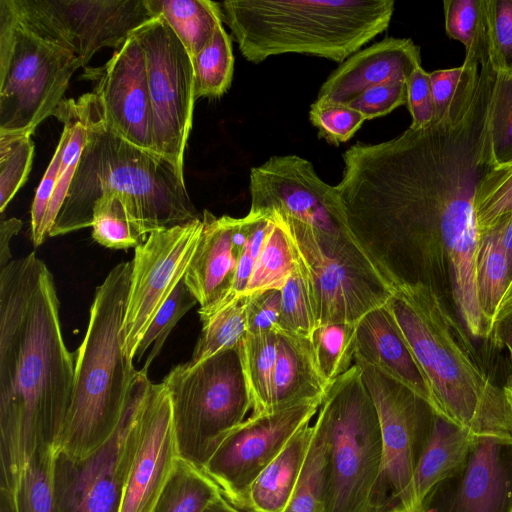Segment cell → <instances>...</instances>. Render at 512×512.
Wrapping results in <instances>:
<instances>
[{
  "instance_id": "cell-1",
  "label": "cell",
  "mask_w": 512,
  "mask_h": 512,
  "mask_svg": "<svg viewBox=\"0 0 512 512\" xmlns=\"http://www.w3.org/2000/svg\"><path fill=\"white\" fill-rule=\"evenodd\" d=\"M53 275L34 253L0 271V479L11 495L30 459L55 446L70 406L75 353L64 341Z\"/></svg>"
},
{
  "instance_id": "cell-2",
  "label": "cell",
  "mask_w": 512,
  "mask_h": 512,
  "mask_svg": "<svg viewBox=\"0 0 512 512\" xmlns=\"http://www.w3.org/2000/svg\"><path fill=\"white\" fill-rule=\"evenodd\" d=\"M83 98L87 140L49 237L91 227L94 205L105 195L120 196L147 236L200 219L174 164L115 133L92 92Z\"/></svg>"
},
{
  "instance_id": "cell-3",
  "label": "cell",
  "mask_w": 512,
  "mask_h": 512,
  "mask_svg": "<svg viewBox=\"0 0 512 512\" xmlns=\"http://www.w3.org/2000/svg\"><path fill=\"white\" fill-rule=\"evenodd\" d=\"M427 383L431 409L473 435L512 434L500 388L433 285L401 284L386 303Z\"/></svg>"
},
{
  "instance_id": "cell-4",
  "label": "cell",
  "mask_w": 512,
  "mask_h": 512,
  "mask_svg": "<svg viewBox=\"0 0 512 512\" xmlns=\"http://www.w3.org/2000/svg\"><path fill=\"white\" fill-rule=\"evenodd\" d=\"M393 0H227L222 22L253 64L287 53L342 63L389 27Z\"/></svg>"
},
{
  "instance_id": "cell-5",
  "label": "cell",
  "mask_w": 512,
  "mask_h": 512,
  "mask_svg": "<svg viewBox=\"0 0 512 512\" xmlns=\"http://www.w3.org/2000/svg\"><path fill=\"white\" fill-rule=\"evenodd\" d=\"M131 271V261L118 263L96 288L75 353L73 392L56 452L90 455L112 437L124 415L138 373L123 352L121 337Z\"/></svg>"
},
{
  "instance_id": "cell-6",
  "label": "cell",
  "mask_w": 512,
  "mask_h": 512,
  "mask_svg": "<svg viewBox=\"0 0 512 512\" xmlns=\"http://www.w3.org/2000/svg\"><path fill=\"white\" fill-rule=\"evenodd\" d=\"M317 416L329 448L326 512H372L383 464L382 436L357 365L331 382Z\"/></svg>"
},
{
  "instance_id": "cell-7",
  "label": "cell",
  "mask_w": 512,
  "mask_h": 512,
  "mask_svg": "<svg viewBox=\"0 0 512 512\" xmlns=\"http://www.w3.org/2000/svg\"><path fill=\"white\" fill-rule=\"evenodd\" d=\"M239 346L197 364L177 365L162 382L171 402L178 457L201 470L251 410Z\"/></svg>"
},
{
  "instance_id": "cell-8",
  "label": "cell",
  "mask_w": 512,
  "mask_h": 512,
  "mask_svg": "<svg viewBox=\"0 0 512 512\" xmlns=\"http://www.w3.org/2000/svg\"><path fill=\"white\" fill-rule=\"evenodd\" d=\"M80 67L72 51L34 33L0 0V133H33Z\"/></svg>"
},
{
  "instance_id": "cell-9",
  "label": "cell",
  "mask_w": 512,
  "mask_h": 512,
  "mask_svg": "<svg viewBox=\"0 0 512 512\" xmlns=\"http://www.w3.org/2000/svg\"><path fill=\"white\" fill-rule=\"evenodd\" d=\"M281 221L305 275L317 327L358 323L389 301L396 287L380 273L356 237L329 236Z\"/></svg>"
},
{
  "instance_id": "cell-10",
  "label": "cell",
  "mask_w": 512,
  "mask_h": 512,
  "mask_svg": "<svg viewBox=\"0 0 512 512\" xmlns=\"http://www.w3.org/2000/svg\"><path fill=\"white\" fill-rule=\"evenodd\" d=\"M382 436L383 464L372 496V512L413 511L414 471L434 412L402 383L358 358Z\"/></svg>"
},
{
  "instance_id": "cell-11",
  "label": "cell",
  "mask_w": 512,
  "mask_h": 512,
  "mask_svg": "<svg viewBox=\"0 0 512 512\" xmlns=\"http://www.w3.org/2000/svg\"><path fill=\"white\" fill-rule=\"evenodd\" d=\"M150 383L147 372L138 371L121 422L99 449L84 458L56 452L58 512H120L138 439L140 409Z\"/></svg>"
},
{
  "instance_id": "cell-12",
  "label": "cell",
  "mask_w": 512,
  "mask_h": 512,
  "mask_svg": "<svg viewBox=\"0 0 512 512\" xmlns=\"http://www.w3.org/2000/svg\"><path fill=\"white\" fill-rule=\"evenodd\" d=\"M132 35L146 61L154 152L171 161L184 175V153L196 100L191 57L161 17L144 23Z\"/></svg>"
},
{
  "instance_id": "cell-13",
  "label": "cell",
  "mask_w": 512,
  "mask_h": 512,
  "mask_svg": "<svg viewBox=\"0 0 512 512\" xmlns=\"http://www.w3.org/2000/svg\"><path fill=\"white\" fill-rule=\"evenodd\" d=\"M37 35L72 51L85 67L102 48H120L154 19L145 0H9Z\"/></svg>"
},
{
  "instance_id": "cell-14",
  "label": "cell",
  "mask_w": 512,
  "mask_h": 512,
  "mask_svg": "<svg viewBox=\"0 0 512 512\" xmlns=\"http://www.w3.org/2000/svg\"><path fill=\"white\" fill-rule=\"evenodd\" d=\"M203 220L151 232L134 250L126 312L124 354L134 355L155 315L184 278L197 249Z\"/></svg>"
},
{
  "instance_id": "cell-15",
  "label": "cell",
  "mask_w": 512,
  "mask_h": 512,
  "mask_svg": "<svg viewBox=\"0 0 512 512\" xmlns=\"http://www.w3.org/2000/svg\"><path fill=\"white\" fill-rule=\"evenodd\" d=\"M322 400L250 415L227 434L203 471L230 503L243 510L250 485L291 437L317 415Z\"/></svg>"
},
{
  "instance_id": "cell-16",
  "label": "cell",
  "mask_w": 512,
  "mask_h": 512,
  "mask_svg": "<svg viewBox=\"0 0 512 512\" xmlns=\"http://www.w3.org/2000/svg\"><path fill=\"white\" fill-rule=\"evenodd\" d=\"M416 512H512V434L475 436L464 464Z\"/></svg>"
},
{
  "instance_id": "cell-17",
  "label": "cell",
  "mask_w": 512,
  "mask_h": 512,
  "mask_svg": "<svg viewBox=\"0 0 512 512\" xmlns=\"http://www.w3.org/2000/svg\"><path fill=\"white\" fill-rule=\"evenodd\" d=\"M107 125L129 143L154 152L146 61L131 35L105 65L85 69Z\"/></svg>"
},
{
  "instance_id": "cell-18",
  "label": "cell",
  "mask_w": 512,
  "mask_h": 512,
  "mask_svg": "<svg viewBox=\"0 0 512 512\" xmlns=\"http://www.w3.org/2000/svg\"><path fill=\"white\" fill-rule=\"evenodd\" d=\"M178 453L172 408L163 383H150L139 415L138 439L120 512H151Z\"/></svg>"
},
{
  "instance_id": "cell-19",
  "label": "cell",
  "mask_w": 512,
  "mask_h": 512,
  "mask_svg": "<svg viewBox=\"0 0 512 512\" xmlns=\"http://www.w3.org/2000/svg\"><path fill=\"white\" fill-rule=\"evenodd\" d=\"M419 66L420 47L412 39L385 37L342 62L322 84L315 102L348 104L380 84L407 81Z\"/></svg>"
},
{
  "instance_id": "cell-20",
  "label": "cell",
  "mask_w": 512,
  "mask_h": 512,
  "mask_svg": "<svg viewBox=\"0 0 512 512\" xmlns=\"http://www.w3.org/2000/svg\"><path fill=\"white\" fill-rule=\"evenodd\" d=\"M202 220L201 237L183 278L200 304V318L231 302L237 265L244 250L234 240L237 218L216 217L204 210Z\"/></svg>"
},
{
  "instance_id": "cell-21",
  "label": "cell",
  "mask_w": 512,
  "mask_h": 512,
  "mask_svg": "<svg viewBox=\"0 0 512 512\" xmlns=\"http://www.w3.org/2000/svg\"><path fill=\"white\" fill-rule=\"evenodd\" d=\"M439 238L446 248L453 299L462 323L471 336L490 337L478 294L481 231L474 203L462 205L445 214L440 222Z\"/></svg>"
},
{
  "instance_id": "cell-22",
  "label": "cell",
  "mask_w": 512,
  "mask_h": 512,
  "mask_svg": "<svg viewBox=\"0 0 512 512\" xmlns=\"http://www.w3.org/2000/svg\"><path fill=\"white\" fill-rule=\"evenodd\" d=\"M402 383L431 408L425 378L386 304L367 313L357 325L355 357Z\"/></svg>"
},
{
  "instance_id": "cell-23",
  "label": "cell",
  "mask_w": 512,
  "mask_h": 512,
  "mask_svg": "<svg viewBox=\"0 0 512 512\" xmlns=\"http://www.w3.org/2000/svg\"><path fill=\"white\" fill-rule=\"evenodd\" d=\"M277 333V359L271 411L324 397L329 383L316 363L309 339Z\"/></svg>"
},
{
  "instance_id": "cell-24",
  "label": "cell",
  "mask_w": 512,
  "mask_h": 512,
  "mask_svg": "<svg viewBox=\"0 0 512 512\" xmlns=\"http://www.w3.org/2000/svg\"><path fill=\"white\" fill-rule=\"evenodd\" d=\"M313 425L302 426L281 452L250 485L243 510L246 512H283L300 477L310 442Z\"/></svg>"
},
{
  "instance_id": "cell-25",
  "label": "cell",
  "mask_w": 512,
  "mask_h": 512,
  "mask_svg": "<svg viewBox=\"0 0 512 512\" xmlns=\"http://www.w3.org/2000/svg\"><path fill=\"white\" fill-rule=\"evenodd\" d=\"M476 435L434 414L413 476V511L439 482L466 461Z\"/></svg>"
},
{
  "instance_id": "cell-26",
  "label": "cell",
  "mask_w": 512,
  "mask_h": 512,
  "mask_svg": "<svg viewBox=\"0 0 512 512\" xmlns=\"http://www.w3.org/2000/svg\"><path fill=\"white\" fill-rule=\"evenodd\" d=\"M153 18L161 17L191 59L210 42L223 24L219 2L211 0H145Z\"/></svg>"
},
{
  "instance_id": "cell-27",
  "label": "cell",
  "mask_w": 512,
  "mask_h": 512,
  "mask_svg": "<svg viewBox=\"0 0 512 512\" xmlns=\"http://www.w3.org/2000/svg\"><path fill=\"white\" fill-rule=\"evenodd\" d=\"M239 349L251 402V415L270 412L277 359V333H246Z\"/></svg>"
},
{
  "instance_id": "cell-28",
  "label": "cell",
  "mask_w": 512,
  "mask_h": 512,
  "mask_svg": "<svg viewBox=\"0 0 512 512\" xmlns=\"http://www.w3.org/2000/svg\"><path fill=\"white\" fill-rule=\"evenodd\" d=\"M219 494L203 470L178 457L151 512H203Z\"/></svg>"
},
{
  "instance_id": "cell-29",
  "label": "cell",
  "mask_w": 512,
  "mask_h": 512,
  "mask_svg": "<svg viewBox=\"0 0 512 512\" xmlns=\"http://www.w3.org/2000/svg\"><path fill=\"white\" fill-rule=\"evenodd\" d=\"M329 448L322 420L316 416L307 456L290 501L283 512H326Z\"/></svg>"
},
{
  "instance_id": "cell-30",
  "label": "cell",
  "mask_w": 512,
  "mask_h": 512,
  "mask_svg": "<svg viewBox=\"0 0 512 512\" xmlns=\"http://www.w3.org/2000/svg\"><path fill=\"white\" fill-rule=\"evenodd\" d=\"M269 215L272 224L243 295L281 291L296 267L295 250L283 222L276 215Z\"/></svg>"
},
{
  "instance_id": "cell-31",
  "label": "cell",
  "mask_w": 512,
  "mask_h": 512,
  "mask_svg": "<svg viewBox=\"0 0 512 512\" xmlns=\"http://www.w3.org/2000/svg\"><path fill=\"white\" fill-rule=\"evenodd\" d=\"M248 300V295L238 296L220 309L200 318L202 330L188 361L190 364L200 363L241 344L247 333Z\"/></svg>"
},
{
  "instance_id": "cell-32",
  "label": "cell",
  "mask_w": 512,
  "mask_h": 512,
  "mask_svg": "<svg viewBox=\"0 0 512 512\" xmlns=\"http://www.w3.org/2000/svg\"><path fill=\"white\" fill-rule=\"evenodd\" d=\"M480 75V65L464 60L459 67L429 72L433 101V124L457 120L469 109Z\"/></svg>"
},
{
  "instance_id": "cell-33",
  "label": "cell",
  "mask_w": 512,
  "mask_h": 512,
  "mask_svg": "<svg viewBox=\"0 0 512 512\" xmlns=\"http://www.w3.org/2000/svg\"><path fill=\"white\" fill-rule=\"evenodd\" d=\"M446 34L465 47V59L479 65L489 59L486 0H445Z\"/></svg>"
},
{
  "instance_id": "cell-34",
  "label": "cell",
  "mask_w": 512,
  "mask_h": 512,
  "mask_svg": "<svg viewBox=\"0 0 512 512\" xmlns=\"http://www.w3.org/2000/svg\"><path fill=\"white\" fill-rule=\"evenodd\" d=\"M55 454L53 446L34 453L9 495L15 512H58L54 487Z\"/></svg>"
},
{
  "instance_id": "cell-35",
  "label": "cell",
  "mask_w": 512,
  "mask_h": 512,
  "mask_svg": "<svg viewBox=\"0 0 512 512\" xmlns=\"http://www.w3.org/2000/svg\"><path fill=\"white\" fill-rule=\"evenodd\" d=\"M194 70V95L216 98L231 86L234 56L229 34L220 25L210 42L191 59Z\"/></svg>"
},
{
  "instance_id": "cell-36",
  "label": "cell",
  "mask_w": 512,
  "mask_h": 512,
  "mask_svg": "<svg viewBox=\"0 0 512 512\" xmlns=\"http://www.w3.org/2000/svg\"><path fill=\"white\" fill-rule=\"evenodd\" d=\"M510 281L508 259L493 228L481 231L477 283L481 309L490 337L492 323Z\"/></svg>"
},
{
  "instance_id": "cell-37",
  "label": "cell",
  "mask_w": 512,
  "mask_h": 512,
  "mask_svg": "<svg viewBox=\"0 0 512 512\" xmlns=\"http://www.w3.org/2000/svg\"><path fill=\"white\" fill-rule=\"evenodd\" d=\"M91 227L92 238L110 249H135L148 237L118 195H105L98 199L94 205Z\"/></svg>"
},
{
  "instance_id": "cell-38",
  "label": "cell",
  "mask_w": 512,
  "mask_h": 512,
  "mask_svg": "<svg viewBox=\"0 0 512 512\" xmlns=\"http://www.w3.org/2000/svg\"><path fill=\"white\" fill-rule=\"evenodd\" d=\"M358 323H331L314 331L311 342L316 363L329 383L354 365Z\"/></svg>"
},
{
  "instance_id": "cell-39",
  "label": "cell",
  "mask_w": 512,
  "mask_h": 512,
  "mask_svg": "<svg viewBox=\"0 0 512 512\" xmlns=\"http://www.w3.org/2000/svg\"><path fill=\"white\" fill-rule=\"evenodd\" d=\"M32 133H0V212L3 213L31 170Z\"/></svg>"
},
{
  "instance_id": "cell-40",
  "label": "cell",
  "mask_w": 512,
  "mask_h": 512,
  "mask_svg": "<svg viewBox=\"0 0 512 512\" xmlns=\"http://www.w3.org/2000/svg\"><path fill=\"white\" fill-rule=\"evenodd\" d=\"M316 328L307 281L296 262L294 271L281 290V316L277 332L312 340Z\"/></svg>"
},
{
  "instance_id": "cell-41",
  "label": "cell",
  "mask_w": 512,
  "mask_h": 512,
  "mask_svg": "<svg viewBox=\"0 0 512 512\" xmlns=\"http://www.w3.org/2000/svg\"><path fill=\"white\" fill-rule=\"evenodd\" d=\"M196 303H198L197 300L182 279L155 315L137 347L133 360L140 361L142 355L152 346L142 370L147 371L150 363L160 353L172 329Z\"/></svg>"
},
{
  "instance_id": "cell-42",
  "label": "cell",
  "mask_w": 512,
  "mask_h": 512,
  "mask_svg": "<svg viewBox=\"0 0 512 512\" xmlns=\"http://www.w3.org/2000/svg\"><path fill=\"white\" fill-rule=\"evenodd\" d=\"M489 135L495 165L512 162V76L500 72L491 94Z\"/></svg>"
},
{
  "instance_id": "cell-43",
  "label": "cell",
  "mask_w": 512,
  "mask_h": 512,
  "mask_svg": "<svg viewBox=\"0 0 512 512\" xmlns=\"http://www.w3.org/2000/svg\"><path fill=\"white\" fill-rule=\"evenodd\" d=\"M480 231L512 212V162L495 166L481 180L474 202Z\"/></svg>"
},
{
  "instance_id": "cell-44",
  "label": "cell",
  "mask_w": 512,
  "mask_h": 512,
  "mask_svg": "<svg viewBox=\"0 0 512 512\" xmlns=\"http://www.w3.org/2000/svg\"><path fill=\"white\" fill-rule=\"evenodd\" d=\"M309 119L318 129V135L328 143L338 146L350 140L366 118L346 104H321L313 102Z\"/></svg>"
},
{
  "instance_id": "cell-45",
  "label": "cell",
  "mask_w": 512,
  "mask_h": 512,
  "mask_svg": "<svg viewBox=\"0 0 512 512\" xmlns=\"http://www.w3.org/2000/svg\"><path fill=\"white\" fill-rule=\"evenodd\" d=\"M489 59L496 72L512 76V0H486Z\"/></svg>"
},
{
  "instance_id": "cell-46",
  "label": "cell",
  "mask_w": 512,
  "mask_h": 512,
  "mask_svg": "<svg viewBox=\"0 0 512 512\" xmlns=\"http://www.w3.org/2000/svg\"><path fill=\"white\" fill-rule=\"evenodd\" d=\"M406 104V81H391L366 90L346 105L359 111L366 120H371Z\"/></svg>"
},
{
  "instance_id": "cell-47",
  "label": "cell",
  "mask_w": 512,
  "mask_h": 512,
  "mask_svg": "<svg viewBox=\"0 0 512 512\" xmlns=\"http://www.w3.org/2000/svg\"><path fill=\"white\" fill-rule=\"evenodd\" d=\"M248 213L252 215L253 222L246 245L237 265L235 280L230 295L231 300L244 294L254 265L272 224V217L269 214Z\"/></svg>"
},
{
  "instance_id": "cell-48",
  "label": "cell",
  "mask_w": 512,
  "mask_h": 512,
  "mask_svg": "<svg viewBox=\"0 0 512 512\" xmlns=\"http://www.w3.org/2000/svg\"><path fill=\"white\" fill-rule=\"evenodd\" d=\"M65 141L66 134L62 130L54 155L40 181L33 199L31 207L30 238L35 247L43 243L41 235L42 225L56 186L57 173L62 159Z\"/></svg>"
},
{
  "instance_id": "cell-49",
  "label": "cell",
  "mask_w": 512,
  "mask_h": 512,
  "mask_svg": "<svg viewBox=\"0 0 512 512\" xmlns=\"http://www.w3.org/2000/svg\"><path fill=\"white\" fill-rule=\"evenodd\" d=\"M407 108L410 112L412 129H422L433 124L434 101L429 72L422 66L417 67L406 81Z\"/></svg>"
},
{
  "instance_id": "cell-50",
  "label": "cell",
  "mask_w": 512,
  "mask_h": 512,
  "mask_svg": "<svg viewBox=\"0 0 512 512\" xmlns=\"http://www.w3.org/2000/svg\"><path fill=\"white\" fill-rule=\"evenodd\" d=\"M248 296L246 309L247 333L277 332L281 316V291L267 290Z\"/></svg>"
},
{
  "instance_id": "cell-51",
  "label": "cell",
  "mask_w": 512,
  "mask_h": 512,
  "mask_svg": "<svg viewBox=\"0 0 512 512\" xmlns=\"http://www.w3.org/2000/svg\"><path fill=\"white\" fill-rule=\"evenodd\" d=\"M22 222L17 218L2 220L0 223V268L6 266L11 260L10 242L21 229Z\"/></svg>"
},
{
  "instance_id": "cell-52",
  "label": "cell",
  "mask_w": 512,
  "mask_h": 512,
  "mask_svg": "<svg viewBox=\"0 0 512 512\" xmlns=\"http://www.w3.org/2000/svg\"><path fill=\"white\" fill-rule=\"evenodd\" d=\"M506 253L510 279L512 278V212L499 218L491 227ZM487 230V229H486Z\"/></svg>"
},
{
  "instance_id": "cell-53",
  "label": "cell",
  "mask_w": 512,
  "mask_h": 512,
  "mask_svg": "<svg viewBox=\"0 0 512 512\" xmlns=\"http://www.w3.org/2000/svg\"><path fill=\"white\" fill-rule=\"evenodd\" d=\"M512 316V278L509 281V284L505 290L503 298L500 302V305L497 309L495 317L492 323L493 333L496 327L505 319Z\"/></svg>"
},
{
  "instance_id": "cell-54",
  "label": "cell",
  "mask_w": 512,
  "mask_h": 512,
  "mask_svg": "<svg viewBox=\"0 0 512 512\" xmlns=\"http://www.w3.org/2000/svg\"><path fill=\"white\" fill-rule=\"evenodd\" d=\"M492 336L496 341L506 345L512 358V316L502 321Z\"/></svg>"
},
{
  "instance_id": "cell-55",
  "label": "cell",
  "mask_w": 512,
  "mask_h": 512,
  "mask_svg": "<svg viewBox=\"0 0 512 512\" xmlns=\"http://www.w3.org/2000/svg\"><path fill=\"white\" fill-rule=\"evenodd\" d=\"M203 512H246L230 503L222 494H219Z\"/></svg>"
},
{
  "instance_id": "cell-56",
  "label": "cell",
  "mask_w": 512,
  "mask_h": 512,
  "mask_svg": "<svg viewBox=\"0 0 512 512\" xmlns=\"http://www.w3.org/2000/svg\"><path fill=\"white\" fill-rule=\"evenodd\" d=\"M0 512H15L12 498L2 491L0 496Z\"/></svg>"
},
{
  "instance_id": "cell-57",
  "label": "cell",
  "mask_w": 512,
  "mask_h": 512,
  "mask_svg": "<svg viewBox=\"0 0 512 512\" xmlns=\"http://www.w3.org/2000/svg\"><path fill=\"white\" fill-rule=\"evenodd\" d=\"M502 389L506 403L512 416V376L508 378Z\"/></svg>"
},
{
  "instance_id": "cell-58",
  "label": "cell",
  "mask_w": 512,
  "mask_h": 512,
  "mask_svg": "<svg viewBox=\"0 0 512 512\" xmlns=\"http://www.w3.org/2000/svg\"><path fill=\"white\" fill-rule=\"evenodd\" d=\"M389 512H407L405 510H393V511H389Z\"/></svg>"
}]
</instances>
